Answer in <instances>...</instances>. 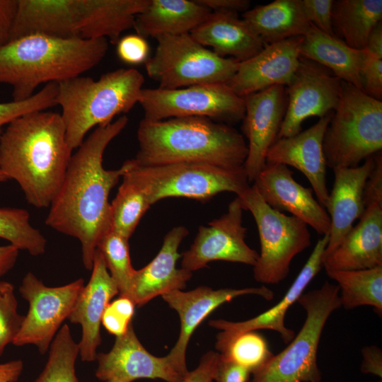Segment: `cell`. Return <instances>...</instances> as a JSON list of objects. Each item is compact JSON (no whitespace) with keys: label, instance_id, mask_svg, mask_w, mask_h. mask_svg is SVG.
Instances as JSON below:
<instances>
[{"label":"cell","instance_id":"cell-15","mask_svg":"<svg viewBox=\"0 0 382 382\" xmlns=\"http://www.w3.org/2000/svg\"><path fill=\"white\" fill-rule=\"evenodd\" d=\"M244 100L243 131L248 140L244 168L251 183L264 168L267 154L277 139L287 107L286 87L273 86Z\"/></svg>","mask_w":382,"mask_h":382},{"label":"cell","instance_id":"cell-4","mask_svg":"<svg viewBox=\"0 0 382 382\" xmlns=\"http://www.w3.org/2000/svg\"><path fill=\"white\" fill-rule=\"evenodd\" d=\"M108 50L105 38L23 36L0 47V83L11 86L12 100H25L41 84L81 76L97 66Z\"/></svg>","mask_w":382,"mask_h":382},{"label":"cell","instance_id":"cell-14","mask_svg":"<svg viewBox=\"0 0 382 382\" xmlns=\"http://www.w3.org/2000/svg\"><path fill=\"white\" fill-rule=\"evenodd\" d=\"M243 210L236 197L230 202L227 212L208 226H200L193 243L182 255L181 268L192 272L216 260L254 266L259 253L245 243Z\"/></svg>","mask_w":382,"mask_h":382},{"label":"cell","instance_id":"cell-33","mask_svg":"<svg viewBox=\"0 0 382 382\" xmlns=\"http://www.w3.org/2000/svg\"><path fill=\"white\" fill-rule=\"evenodd\" d=\"M337 282L341 291V306L352 309L370 306L382 313V266L359 270H326Z\"/></svg>","mask_w":382,"mask_h":382},{"label":"cell","instance_id":"cell-24","mask_svg":"<svg viewBox=\"0 0 382 382\" xmlns=\"http://www.w3.org/2000/svg\"><path fill=\"white\" fill-rule=\"evenodd\" d=\"M183 226L173 228L164 236L163 245L156 257L146 266L136 270L127 298L135 306H141L158 296L183 290L192 272L177 268L180 257L178 248L187 236Z\"/></svg>","mask_w":382,"mask_h":382},{"label":"cell","instance_id":"cell-17","mask_svg":"<svg viewBox=\"0 0 382 382\" xmlns=\"http://www.w3.org/2000/svg\"><path fill=\"white\" fill-rule=\"evenodd\" d=\"M96 378L103 381L132 382L140 378L180 382L185 376L169 358L156 357L141 345L132 323L127 331L117 337L112 349L97 354Z\"/></svg>","mask_w":382,"mask_h":382},{"label":"cell","instance_id":"cell-52","mask_svg":"<svg viewBox=\"0 0 382 382\" xmlns=\"http://www.w3.org/2000/svg\"><path fill=\"white\" fill-rule=\"evenodd\" d=\"M374 56L382 59V22H379L371 31L365 48Z\"/></svg>","mask_w":382,"mask_h":382},{"label":"cell","instance_id":"cell-18","mask_svg":"<svg viewBox=\"0 0 382 382\" xmlns=\"http://www.w3.org/2000/svg\"><path fill=\"white\" fill-rule=\"evenodd\" d=\"M293 173L286 165L266 163L253 185L270 207L290 213L322 236L328 235L330 219L326 209L315 199L312 189L296 181Z\"/></svg>","mask_w":382,"mask_h":382},{"label":"cell","instance_id":"cell-10","mask_svg":"<svg viewBox=\"0 0 382 382\" xmlns=\"http://www.w3.org/2000/svg\"><path fill=\"white\" fill-rule=\"evenodd\" d=\"M156 40L155 52L144 64L149 77L158 83V88L227 83L237 71L239 62L219 56L190 33L163 35Z\"/></svg>","mask_w":382,"mask_h":382},{"label":"cell","instance_id":"cell-20","mask_svg":"<svg viewBox=\"0 0 382 382\" xmlns=\"http://www.w3.org/2000/svg\"><path fill=\"white\" fill-rule=\"evenodd\" d=\"M303 36L267 45L256 55L239 62L227 83L238 96H245L273 86H287L299 66Z\"/></svg>","mask_w":382,"mask_h":382},{"label":"cell","instance_id":"cell-30","mask_svg":"<svg viewBox=\"0 0 382 382\" xmlns=\"http://www.w3.org/2000/svg\"><path fill=\"white\" fill-rule=\"evenodd\" d=\"M300 54L324 66L342 81L362 90L360 70L366 49H354L311 24L303 35Z\"/></svg>","mask_w":382,"mask_h":382},{"label":"cell","instance_id":"cell-36","mask_svg":"<svg viewBox=\"0 0 382 382\" xmlns=\"http://www.w3.org/2000/svg\"><path fill=\"white\" fill-rule=\"evenodd\" d=\"M0 238L33 256L45 252L47 240L30 223L29 212L21 208H0Z\"/></svg>","mask_w":382,"mask_h":382},{"label":"cell","instance_id":"cell-38","mask_svg":"<svg viewBox=\"0 0 382 382\" xmlns=\"http://www.w3.org/2000/svg\"><path fill=\"white\" fill-rule=\"evenodd\" d=\"M216 348L222 357L247 369L251 374L273 356L266 339L255 331L237 335Z\"/></svg>","mask_w":382,"mask_h":382},{"label":"cell","instance_id":"cell-50","mask_svg":"<svg viewBox=\"0 0 382 382\" xmlns=\"http://www.w3.org/2000/svg\"><path fill=\"white\" fill-rule=\"evenodd\" d=\"M18 252L19 249L11 244L0 246V279L14 267Z\"/></svg>","mask_w":382,"mask_h":382},{"label":"cell","instance_id":"cell-3","mask_svg":"<svg viewBox=\"0 0 382 382\" xmlns=\"http://www.w3.org/2000/svg\"><path fill=\"white\" fill-rule=\"evenodd\" d=\"M137 166L201 163L225 168L244 167L248 145L236 129L204 117L163 120L143 118L137 129Z\"/></svg>","mask_w":382,"mask_h":382},{"label":"cell","instance_id":"cell-6","mask_svg":"<svg viewBox=\"0 0 382 382\" xmlns=\"http://www.w3.org/2000/svg\"><path fill=\"white\" fill-rule=\"evenodd\" d=\"M327 167L350 168L382 149V100L342 81L340 101L325 130Z\"/></svg>","mask_w":382,"mask_h":382},{"label":"cell","instance_id":"cell-26","mask_svg":"<svg viewBox=\"0 0 382 382\" xmlns=\"http://www.w3.org/2000/svg\"><path fill=\"white\" fill-rule=\"evenodd\" d=\"M79 0H18L10 41L32 34L79 37Z\"/></svg>","mask_w":382,"mask_h":382},{"label":"cell","instance_id":"cell-7","mask_svg":"<svg viewBox=\"0 0 382 382\" xmlns=\"http://www.w3.org/2000/svg\"><path fill=\"white\" fill-rule=\"evenodd\" d=\"M339 292L337 285L325 282L302 294L297 301L306 313L302 328L285 349L252 374L249 382H320L318 345L328 319L341 306Z\"/></svg>","mask_w":382,"mask_h":382},{"label":"cell","instance_id":"cell-44","mask_svg":"<svg viewBox=\"0 0 382 382\" xmlns=\"http://www.w3.org/2000/svg\"><path fill=\"white\" fill-rule=\"evenodd\" d=\"M333 0H302L306 18L318 30L334 35L332 26Z\"/></svg>","mask_w":382,"mask_h":382},{"label":"cell","instance_id":"cell-27","mask_svg":"<svg viewBox=\"0 0 382 382\" xmlns=\"http://www.w3.org/2000/svg\"><path fill=\"white\" fill-rule=\"evenodd\" d=\"M204 47H211L220 57L230 56L239 62L249 59L265 47L250 26L231 12H212L190 33Z\"/></svg>","mask_w":382,"mask_h":382},{"label":"cell","instance_id":"cell-41","mask_svg":"<svg viewBox=\"0 0 382 382\" xmlns=\"http://www.w3.org/2000/svg\"><path fill=\"white\" fill-rule=\"evenodd\" d=\"M135 304L125 296H120L106 307L101 324L106 330L116 337L124 335L128 330L134 314Z\"/></svg>","mask_w":382,"mask_h":382},{"label":"cell","instance_id":"cell-42","mask_svg":"<svg viewBox=\"0 0 382 382\" xmlns=\"http://www.w3.org/2000/svg\"><path fill=\"white\" fill-rule=\"evenodd\" d=\"M362 90L369 96L382 99V59L366 50V54L360 70Z\"/></svg>","mask_w":382,"mask_h":382},{"label":"cell","instance_id":"cell-47","mask_svg":"<svg viewBox=\"0 0 382 382\" xmlns=\"http://www.w3.org/2000/svg\"><path fill=\"white\" fill-rule=\"evenodd\" d=\"M17 7L18 0H0V47L10 41Z\"/></svg>","mask_w":382,"mask_h":382},{"label":"cell","instance_id":"cell-25","mask_svg":"<svg viewBox=\"0 0 382 382\" xmlns=\"http://www.w3.org/2000/svg\"><path fill=\"white\" fill-rule=\"evenodd\" d=\"M382 266V201H371L339 245L323 259L326 270H359Z\"/></svg>","mask_w":382,"mask_h":382},{"label":"cell","instance_id":"cell-11","mask_svg":"<svg viewBox=\"0 0 382 382\" xmlns=\"http://www.w3.org/2000/svg\"><path fill=\"white\" fill-rule=\"evenodd\" d=\"M144 118L163 120L184 117H204L227 125L243 120L244 98L227 83H207L166 90L143 88L139 102Z\"/></svg>","mask_w":382,"mask_h":382},{"label":"cell","instance_id":"cell-29","mask_svg":"<svg viewBox=\"0 0 382 382\" xmlns=\"http://www.w3.org/2000/svg\"><path fill=\"white\" fill-rule=\"evenodd\" d=\"M149 0H79V37L108 39L117 44L122 33L134 27L136 16Z\"/></svg>","mask_w":382,"mask_h":382},{"label":"cell","instance_id":"cell-54","mask_svg":"<svg viewBox=\"0 0 382 382\" xmlns=\"http://www.w3.org/2000/svg\"><path fill=\"white\" fill-rule=\"evenodd\" d=\"M108 382H117V381H108Z\"/></svg>","mask_w":382,"mask_h":382},{"label":"cell","instance_id":"cell-35","mask_svg":"<svg viewBox=\"0 0 382 382\" xmlns=\"http://www.w3.org/2000/svg\"><path fill=\"white\" fill-rule=\"evenodd\" d=\"M48 352L46 364L35 382H79L75 365L79 349L67 324L59 330Z\"/></svg>","mask_w":382,"mask_h":382},{"label":"cell","instance_id":"cell-23","mask_svg":"<svg viewBox=\"0 0 382 382\" xmlns=\"http://www.w3.org/2000/svg\"><path fill=\"white\" fill-rule=\"evenodd\" d=\"M374 156L361 166L332 169L334 182L326 207L330 229L323 258L339 245L365 210L364 190L374 166Z\"/></svg>","mask_w":382,"mask_h":382},{"label":"cell","instance_id":"cell-34","mask_svg":"<svg viewBox=\"0 0 382 382\" xmlns=\"http://www.w3.org/2000/svg\"><path fill=\"white\" fill-rule=\"evenodd\" d=\"M122 179L117 193L110 203V227L129 239L151 204L139 186L125 176Z\"/></svg>","mask_w":382,"mask_h":382},{"label":"cell","instance_id":"cell-28","mask_svg":"<svg viewBox=\"0 0 382 382\" xmlns=\"http://www.w3.org/2000/svg\"><path fill=\"white\" fill-rule=\"evenodd\" d=\"M212 11L197 0H149L133 28L144 38L190 33Z\"/></svg>","mask_w":382,"mask_h":382},{"label":"cell","instance_id":"cell-32","mask_svg":"<svg viewBox=\"0 0 382 382\" xmlns=\"http://www.w3.org/2000/svg\"><path fill=\"white\" fill-rule=\"evenodd\" d=\"M381 0H337L332 8L335 37L356 50L366 48L372 29L381 21Z\"/></svg>","mask_w":382,"mask_h":382},{"label":"cell","instance_id":"cell-19","mask_svg":"<svg viewBox=\"0 0 382 382\" xmlns=\"http://www.w3.org/2000/svg\"><path fill=\"white\" fill-rule=\"evenodd\" d=\"M333 111L298 134L278 139L269 149L266 163H281L301 172L309 181L317 200L326 209L329 191L323 141Z\"/></svg>","mask_w":382,"mask_h":382},{"label":"cell","instance_id":"cell-16","mask_svg":"<svg viewBox=\"0 0 382 382\" xmlns=\"http://www.w3.org/2000/svg\"><path fill=\"white\" fill-rule=\"evenodd\" d=\"M250 294L261 296L267 301L274 298V292L265 286L219 289L203 286L188 291L175 290L161 296L168 305L178 313L180 318L179 336L167 357L183 374L186 375L189 371L186 364L187 348L192 335L199 325L223 303L236 297Z\"/></svg>","mask_w":382,"mask_h":382},{"label":"cell","instance_id":"cell-31","mask_svg":"<svg viewBox=\"0 0 382 382\" xmlns=\"http://www.w3.org/2000/svg\"><path fill=\"white\" fill-rule=\"evenodd\" d=\"M242 18L265 46L290 37L303 36L311 26L302 0H275L258 5L244 12Z\"/></svg>","mask_w":382,"mask_h":382},{"label":"cell","instance_id":"cell-8","mask_svg":"<svg viewBox=\"0 0 382 382\" xmlns=\"http://www.w3.org/2000/svg\"><path fill=\"white\" fill-rule=\"evenodd\" d=\"M122 176L145 193L151 204L166 197H186L206 202L222 192L238 195L250 185L244 167L225 168L201 163H174L137 166L127 160Z\"/></svg>","mask_w":382,"mask_h":382},{"label":"cell","instance_id":"cell-51","mask_svg":"<svg viewBox=\"0 0 382 382\" xmlns=\"http://www.w3.org/2000/svg\"><path fill=\"white\" fill-rule=\"evenodd\" d=\"M23 369L21 359L11 360L0 364V382H16Z\"/></svg>","mask_w":382,"mask_h":382},{"label":"cell","instance_id":"cell-37","mask_svg":"<svg viewBox=\"0 0 382 382\" xmlns=\"http://www.w3.org/2000/svg\"><path fill=\"white\" fill-rule=\"evenodd\" d=\"M96 250L102 255L119 295L127 297L136 272L131 262L129 239L110 229L99 241Z\"/></svg>","mask_w":382,"mask_h":382},{"label":"cell","instance_id":"cell-2","mask_svg":"<svg viewBox=\"0 0 382 382\" xmlns=\"http://www.w3.org/2000/svg\"><path fill=\"white\" fill-rule=\"evenodd\" d=\"M72 149L60 114L48 110L11 121L0 139V168L16 180L28 202L49 207L64 177Z\"/></svg>","mask_w":382,"mask_h":382},{"label":"cell","instance_id":"cell-45","mask_svg":"<svg viewBox=\"0 0 382 382\" xmlns=\"http://www.w3.org/2000/svg\"><path fill=\"white\" fill-rule=\"evenodd\" d=\"M219 353L209 351L204 354L198 366L188 371L180 382H214Z\"/></svg>","mask_w":382,"mask_h":382},{"label":"cell","instance_id":"cell-43","mask_svg":"<svg viewBox=\"0 0 382 382\" xmlns=\"http://www.w3.org/2000/svg\"><path fill=\"white\" fill-rule=\"evenodd\" d=\"M117 54L122 62L128 64L145 63L149 59V46L146 39L140 35H127L117 42Z\"/></svg>","mask_w":382,"mask_h":382},{"label":"cell","instance_id":"cell-53","mask_svg":"<svg viewBox=\"0 0 382 382\" xmlns=\"http://www.w3.org/2000/svg\"><path fill=\"white\" fill-rule=\"evenodd\" d=\"M8 178H6V176L3 173V172L1 171V168H0V182H4L6 180H7Z\"/></svg>","mask_w":382,"mask_h":382},{"label":"cell","instance_id":"cell-49","mask_svg":"<svg viewBox=\"0 0 382 382\" xmlns=\"http://www.w3.org/2000/svg\"><path fill=\"white\" fill-rule=\"evenodd\" d=\"M212 12H231L238 13L250 8L248 0H197Z\"/></svg>","mask_w":382,"mask_h":382},{"label":"cell","instance_id":"cell-21","mask_svg":"<svg viewBox=\"0 0 382 382\" xmlns=\"http://www.w3.org/2000/svg\"><path fill=\"white\" fill-rule=\"evenodd\" d=\"M328 243V235L323 236L317 241L306 262L284 297L271 308L244 321L233 322L222 319L209 320L210 326L221 330L216 337V347L226 342L237 335L257 330L277 332L282 340L289 343L294 337L295 333L284 324L286 313L320 272Z\"/></svg>","mask_w":382,"mask_h":382},{"label":"cell","instance_id":"cell-39","mask_svg":"<svg viewBox=\"0 0 382 382\" xmlns=\"http://www.w3.org/2000/svg\"><path fill=\"white\" fill-rule=\"evenodd\" d=\"M57 92L58 84L50 83L27 100L0 103V139L4 127L17 117L30 112L48 110L57 105Z\"/></svg>","mask_w":382,"mask_h":382},{"label":"cell","instance_id":"cell-12","mask_svg":"<svg viewBox=\"0 0 382 382\" xmlns=\"http://www.w3.org/2000/svg\"><path fill=\"white\" fill-rule=\"evenodd\" d=\"M84 286L83 279L79 278L63 286H47L33 273L28 272L19 286V292L28 302L29 308L12 344L33 345L41 354L49 351Z\"/></svg>","mask_w":382,"mask_h":382},{"label":"cell","instance_id":"cell-40","mask_svg":"<svg viewBox=\"0 0 382 382\" xmlns=\"http://www.w3.org/2000/svg\"><path fill=\"white\" fill-rule=\"evenodd\" d=\"M14 286L0 281V357L6 347L13 343L21 327L24 316L18 313Z\"/></svg>","mask_w":382,"mask_h":382},{"label":"cell","instance_id":"cell-22","mask_svg":"<svg viewBox=\"0 0 382 382\" xmlns=\"http://www.w3.org/2000/svg\"><path fill=\"white\" fill-rule=\"evenodd\" d=\"M91 270V278L68 317L71 323L81 327V338L78 343L79 356L86 362L96 360V351L101 344L100 324L103 313L112 299L119 294L118 288L98 250Z\"/></svg>","mask_w":382,"mask_h":382},{"label":"cell","instance_id":"cell-1","mask_svg":"<svg viewBox=\"0 0 382 382\" xmlns=\"http://www.w3.org/2000/svg\"><path fill=\"white\" fill-rule=\"evenodd\" d=\"M128 117H119L96 127L71 155L62 184L49 207L47 226L74 237L81 243L82 261L93 267L97 245L110 229L109 195L128 168L126 161L116 170L103 166L105 150L127 126Z\"/></svg>","mask_w":382,"mask_h":382},{"label":"cell","instance_id":"cell-48","mask_svg":"<svg viewBox=\"0 0 382 382\" xmlns=\"http://www.w3.org/2000/svg\"><path fill=\"white\" fill-rule=\"evenodd\" d=\"M363 360L361 371L382 378V352L376 346H369L361 350Z\"/></svg>","mask_w":382,"mask_h":382},{"label":"cell","instance_id":"cell-9","mask_svg":"<svg viewBox=\"0 0 382 382\" xmlns=\"http://www.w3.org/2000/svg\"><path fill=\"white\" fill-rule=\"evenodd\" d=\"M237 197L243 209L252 214L259 233L260 253L253 266L254 279L262 284H279L289 274L292 260L310 246L308 226L270 207L254 185Z\"/></svg>","mask_w":382,"mask_h":382},{"label":"cell","instance_id":"cell-13","mask_svg":"<svg viewBox=\"0 0 382 382\" xmlns=\"http://www.w3.org/2000/svg\"><path fill=\"white\" fill-rule=\"evenodd\" d=\"M342 81L324 66L300 57L299 66L286 86L287 107L278 139L295 135L311 117L325 116L337 108Z\"/></svg>","mask_w":382,"mask_h":382},{"label":"cell","instance_id":"cell-5","mask_svg":"<svg viewBox=\"0 0 382 382\" xmlns=\"http://www.w3.org/2000/svg\"><path fill=\"white\" fill-rule=\"evenodd\" d=\"M144 83L143 74L133 68L107 72L98 80L81 75L58 83L56 103L69 147L77 149L92 128L128 112L138 103Z\"/></svg>","mask_w":382,"mask_h":382},{"label":"cell","instance_id":"cell-46","mask_svg":"<svg viewBox=\"0 0 382 382\" xmlns=\"http://www.w3.org/2000/svg\"><path fill=\"white\" fill-rule=\"evenodd\" d=\"M251 372L219 354L216 382H249Z\"/></svg>","mask_w":382,"mask_h":382}]
</instances>
